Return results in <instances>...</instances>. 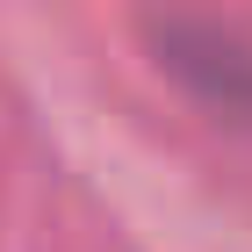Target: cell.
Here are the masks:
<instances>
[{
    "label": "cell",
    "mask_w": 252,
    "mask_h": 252,
    "mask_svg": "<svg viewBox=\"0 0 252 252\" xmlns=\"http://www.w3.org/2000/svg\"><path fill=\"white\" fill-rule=\"evenodd\" d=\"M152 51H158V65H166L202 108L252 123V43L245 36L180 15V22H158L152 29Z\"/></svg>",
    "instance_id": "cell-1"
}]
</instances>
